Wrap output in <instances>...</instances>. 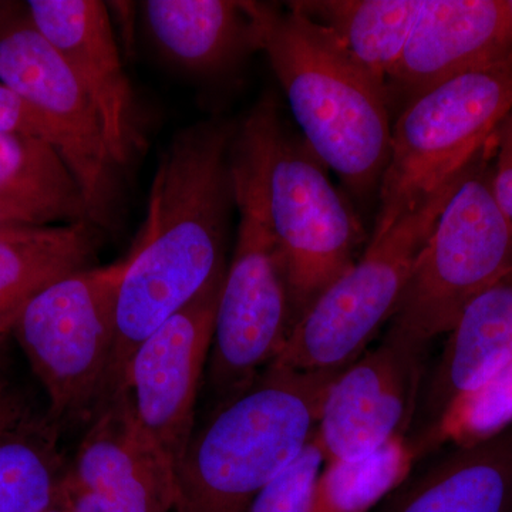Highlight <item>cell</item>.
Segmentation results:
<instances>
[{
    "instance_id": "obj_11",
    "label": "cell",
    "mask_w": 512,
    "mask_h": 512,
    "mask_svg": "<svg viewBox=\"0 0 512 512\" xmlns=\"http://www.w3.org/2000/svg\"><path fill=\"white\" fill-rule=\"evenodd\" d=\"M225 275L138 345L121 383L138 431L174 474L194 436L195 402Z\"/></svg>"
},
{
    "instance_id": "obj_7",
    "label": "cell",
    "mask_w": 512,
    "mask_h": 512,
    "mask_svg": "<svg viewBox=\"0 0 512 512\" xmlns=\"http://www.w3.org/2000/svg\"><path fill=\"white\" fill-rule=\"evenodd\" d=\"M493 137L441 212L387 333L429 348L477 296L512 271V229L495 201Z\"/></svg>"
},
{
    "instance_id": "obj_8",
    "label": "cell",
    "mask_w": 512,
    "mask_h": 512,
    "mask_svg": "<svg viewBox=\"0 0 512 512\" xmlns=\"http://www.w3.org/2000/svg\"><path fill=\"white\" fill-rule=\"evenodd\" d=\"M466 171L382 237L370 239L355 264L296 320L274 363L305 372H335L367 352L384 323L392 320L417 258Z\"/></svg>"
},
{
    "instance_id": "obj_25",
    "label": "cell",
    "mask_w": 512,
    "mask_h": 512,
    "mask_svg": "<svg viewBox=\"0 0 512 512\" xmlns=\"http://www.w3.org/2000/svg\"><path fill=\"white\" fill-rule=\"evenodd\" d=\"M323 466L325 458L313 434L302 453L255 495L245 512H311Z\"/></svg>"
},
{
    "instance_id": "obj_5",
    "label": "cell",
    "mask_w": 512,
    "mask_h": 512,
    "mask_svg": "<svg viewBox=\"0 0 512 512\" xmlns=\"http://www.w3.org/2000/svg\"><path fill=\"white\" fill-rule=\"evenodd\" d=\"M264 151L266 208L284 262L292 320L363 254L366 232L325 163L272 96L254 109Z\"/></svg>"
},
{
    "instance_id": "obj_24",
    "label": "cell",
    "mask_w": 512,
    "mask_h": 512,
    "mask_svg": "<svg viewBox=\"0 0 512 512\" xmlns=\"http://www.w3.org/2000/svg\"><path fill=\"white\" fill-rule=\"evenodd\" d=\"M512 427V360L476 392L451 404L430 429L409 436L419 460L446 447L483 443Z\"/></svg>"
},
{
    "instance_id": "obj_4",
    "label": "cell",
    "mask_w": 512,
    "mask_h": 512,
    "mask_svg": "<svg viewBox=\"0 0 512 512\" xmlns=\"http://www.w3.org/2000/svg\"><path fill=\"white\" fill-rule=\"evenodd\" d=\"M237 242L228 264L210 349V383L221 404L255 382L293 328L284 262L266 208L264 151L254 110L232 143Z\"/></svg>"
},
{
    "instance_id": "obj_31",
    "label": "cell",
    "mask_w": 512,
    "mask_h": 512,
    "mask_svg": "<svg viewBox=\"0 0 512 512\" xmlns=\"http://www.w3.org/2000/svg\"><path fill=\"white\" fill-rule=\"evenodd\" d=\"M45 512H70L66 510V508L60 507V505H55V507L49 508V510Z\"/></svg>"
},
{
    "instance_id": "obj_2",
    "label": "cell",
    "mask_w": 512,
    "mask_h": 512,
    "mask_svg": "<svg viewBox=\"0 0 512 512\" xmlns=\"http://www.w3.org/2000/svg\"><path fill=\"white\" fill-rule=\"evenodd\" d=\"M268 57L306 143L360 201L379 194L392 111L382 86L329 29L291 3L248 0Z\"/></svg>"
},
{
    "instance_id": "obj_19",
    "label": "cell",
    "mask_w": 512,
    "mask_h": 512,
    "mask_svg": "<svg viewBox=\"0 0 512 512\" xmlns=\"http://www.w3.org/2000/svg\"><path fill=\"white\" fill-rule=\"evenodd\" d=\"M103 232L89 221L28 227L0 237V350L23 306L47 285L89 268Z\"/></svg>"
},
{
    "instance_id": "obj_12",
    "label": "cell",
    "mask_w": 512,
    "mask_h": 512,
    "mask_svg": "<svg viewBox=\"0 0 512 512\" xmlns=\"http://www.w3.org/2000/svg\"><path fill=\"white\" fill-rule=\"evenodd\" d=\"M427 348L386 333L329 387L315 437L325 464L375 453L409 436L424 383Z\"/></svg>"
},
{
    "instance_id": "obj_30",
    "label": "cell",
    "mask_w": 512,
    "mask_h": 512,
    "mask_svg": "<svg viewBox=\"0 0 512 512\" xmlns=\"http://www.w3.org/2000/svg\"><path fill=\"white\" fill-rule=\"evenodd\" d=\"M500 130H503L504 133H507L508 136L512 137V110L507 114V117L503 121H501L500 126H498Z\"/></svg>"
},
{
    "instance_id": "obj_26",
    "label": "cell",
    "mask_w": 512,
    "mask_h": 512,
    "mask_svg": "<svg viewBox=\"0 0 512 512\" xmlns=\"http://www.w3.org/2000/svg\"><path fill=\"white\" fill-rule=\"evenodd\" d=\"M0 133L22 134L45 140L56 150L55 136L45 120L18 94L0 83Z\"/></svg>"
},
{
    "instance_id": "obj_1",
    "label": "cell",
    "mask_w": 512,
    "mask_h": 512,
    "mask_svg": "<svg viewBox=\"0 0 512 512\" xmlns=\"http://www.w3.org/2000/svg\"><path fill=\"white\" fill-rule=\"evenodd\" d=\"M237 130L228 120L198 121L178 131L161 154L146 221L124 258L104 399L120 390L138 345L227 274Z\"/></svg>"
},
{
    "instance_id": "obj_28",
    "label": "cell",
    "mask_w": 512,
    "mask_h": 512,
    "mask_svg": "<svg viewBox=\"0 0 512 512\" xmlns=\"http://www.w3.org/2000/svg\"><path fill=\"white\" fill-rule=\"evenodd\" d=\"M23 410H25V406L20 403L16 394L10 392L8 384L3 382L0 377V434Z\"/></svg>"
},
{
    "instance_id": "obj_14",
    "label": "cell",
    "mask_w": 512,
    "mask_h": 512,
    "mask_svg": "<svg viewBox=\"0 0 512 512\" xmlns=\"http://www.w3.org/2000/svg\"><path fill=\"white\" fill-rule=\"evenodd\" d=\"M175 474L141 436L120 390L93 416L60 484L70 512H173Z\"/></svg>"
},
{
    "instance_id": "obj_16",
    "label": "cell",
    "mask_w": 512,
    "mask_h": 512,
    "mask_svg": "<svg viewBox=\"0 0 512 512\" xmlns=\"http://www.w3.org/2000/svg\"><path fill=\"white\" fill-rule=\"evenodd\" d=\"M421 387L409 436L430 429L461 397L476 392L512 360V271L477 296L447 333Z\"/></svg>"
},
{
    "instance_id": "obj_13",
    "label": "cell",
    "mask_w": 512,
    "mask_h": 512,
    "mask_svg": "<svg viewBox=\"0 0 512 512\" xmlns=\"http://www.w3.org/2000/svg\"><path fill=\"white\" fill-rule=\"evenodd\" d=\"M30 19L93 101L114 161L126 173L147 148V120L128 79L109 8L99 0H29Z\"/></svg>"
},
{
    "instance_id": "obj_15",
    "label": "cell",
    "mask_w": 512,
    "mask_h": 512,
    "mask_svg": "<svg viewBox=\"0 0 512 512\" xmlns=\"http://www.w3.org/2000/svg\"><path fill=\"white\" fill-rule=\"evenodd\" d=\"M510 50L508 0H424L402 55L387 76L390 111H403L437 84Z\"/></svg>"
},
{
    "instance_id": "obj_9",
    "label": "cell",
    "mask_w": 512,
    "mask_h": 512,
    "mask_svg": "<svg viewBox=\"0 0 512 512\" xmlns=\"http://www.w3.org/2000/svg\"><path fill=\"white\" fill-rule=\"evenodd\" d=\"M124 259L47 285L20 311L12 336L49 399L55 426L93 417L106 394Z\"/></svg>"
},
{
    "instance_id": "obj_18",
    "label": "cell",
    "mask_w": 512,
    "mask_h": 512,
    "mask_svg": "<svg viewBox=\"0 0 512 512\" xmlns=\"http://www.w3.org/2000/svg\"><path fill=\"white\" fill-rule=\"evenodd\" d=\"M382 512H512V427L474 446L448 447Z\"/></svg>"
},
{
    "instance_id": "obj_20",
    "label": "cell",
    "mask_w": 512,
    "mask_h": 512,
    "mask_svg": "<svg viewBox=\"0 0 512 512\" xmlns=\"http://www.w3.org/2000/svg\"><path fill=\"white\" fill-rule=\"evenodd\" d=\"M0 208L36 227L87 221L82 192L55 148L22 134L0 133Z\"/></svg>"
},
{
    "instance_id": "obj_23",
    "label": "cell",
    "mask_w": 512,
    "mask_h": 512,
    "mask_svg": "<svg viewBox=\"0 0 512 512\" xmlns=\"http://www.w3.org/2000/svg\"><path fill=\"white\" fill-rule=\"evenodd\" d=\"M419 461L409 436H399L369 456L323 466L311 512H369L410 477Z\"/></svg>"
},
{
    "instance_id": "obj_29",
    "label": "cell",
    "mask_w": 512,
    "mask_h": 512,
    "mask_svg": "<svg viewBox=\"0 0 512 512\" xmlns=\"http://www.w3.org/2000/svg\"><path fill=\"white\" fill-rule=\"evenodd\" d=\"M28 227H36V225L29 224L28 221L23 220V218L16 215L15 212L0 208V237Z\"/></svg>"
},
{
    "instance_id": "obj_32",
    "label": "cell",
    "mask_w": 512,
    "mask_h": 512,
    "mask_svg": "<svg viewBox=\"0 0 512 512\" xmlns=\"http://www.w3.org/2000/svg\"><path fill=\"white\" fill-rule=\"evenodd\" d=\"M508 3H510V9H511V13H512V0H508Z\"/></svg>"
},
{
    "instance_id": "obj_22",
    "label": "cell",
    "mask_w": 512,
    "mask_h": 512,
    "mask_svg": "<svg viewBox=\"0 0 512 512\" xmlns=\"http://www.w3.org/2000/svg\"><path fill=\"white\" fill-rule=\"evenodd\" d=\"M66 468L59 427L25 407L0 434V512L55 507Z\"/></svg>"
},
{
    "instance_id": "obj_6",
    "label": "cell",
    "mask_w": 512,
    "mask_h": 512,
    "mask_svg": "<svg viewBox=\"0 0 512 512\" xmlns=\"http://www.w3.org/2000/svg\"><path fill=\"white\" fill-rule=\"evenodd\" d=\"M512 110V50L437 84L397 114L372 238L467 170Z\"/></svg>"
},
{
    "instance_id": "obj_21",
    "label": "cell",
    "mask_w": 512,
    "mask_h": 512,
    "mask_svg": "<svg viewBox=\"0 0 512 512\" xmlns=\"http://www.w3.org/2000/svg\"><path fill=\"white\" fill-rule=\"evenodd\" d=\"M335 33L350 55L386 87L424 0H302L289 2Z\"/></svg>"
},
{
    "instance_id": "obj_27",
    "label": "cell",
    "mask_w": 512,
    "mask_h": 512,
    "mask_svg": "<svg viewBox=\"0 0 512 512\" xmlns=\"http://www.w3.org/2000/svg\"><path fill=\"white\" fill-rule=\"evenodd\" d=\"M493 192L498 207L512 229V137L497 128L493 134Z\"/></svg>"
},
{
    "instance_id": "obj_17",
    "label": "cell",
    "mask_w": 512,
    "mask_h": 512,
    "mask_svg": "<svg viewBox=\"0 0 512 512\" xmlns=\"http://www.w3.org/2000/svg\"><path fill=\"white\" fill-rule=\"evenodd\" d=\"M141 18L161 56L201 79L237 72L261 52L248 0H146Z\"/></svg>"
},
{
    "instance_id": "obj_3",
    "label": "cell",
    "mask_w": 512,
    "mask_h": 512,
    "mask_svg": "<svg viewBox=\"0 0 512 512\" xmlns=\"http://www.w3.org/2000/svg\"><path fill=\"white\" fill-rule=\"evenodd\" d=\"M343 370L271 363L192 436L175 473L173 512H245L308 446L326 393Z\"/></svg>"
},
{
    "instance_id": "obj_10",
    "label": "cell",
    "mask_w": 512,
    "mask_h": 512,
    "mask_svg": "<svg viewBox=\"0 0 512 512\" xmlns=\"http://www.w3.org/2000/svg\"><path fill=\"white\" fill-rule=\"evenodd\" d=\"M0 83L53 131L57 154L82 192L87 221L101 232L116 231L123 214V170L111 156L99 111L37 32L26 2H0Z\"/></svg>"
}]
</instances>
